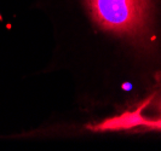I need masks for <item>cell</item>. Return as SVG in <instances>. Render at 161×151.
Listing matches in <instances>:
<instances>
[{"mask_svg":"<svg viewBox=\"0 0 161 151\" xmlns=\"http://www.w3.org/2000/svg\"><path fill=\"white\" fill-rule=\"evenodd\" d=\"M147 127L161 129V109L160 116L155 119H145L141 115V109L133 112H125L120 116L108 119L96 125L95 131H120V129H131L136 127Z\"/></svg>","mask_w":161,"mask_h":151,"instance_id":"obj_2","label":"cell"},{"mask_svg":"<svg viewBox=\"0 0 161 151\" xmlns=\"http://www.w3.org/2000/svg\"><path fill=\"white\" fill-rule=\"evenodd\" d=\"M99 27L119 36L139 41L150 30V0H86Z\"/></svg>","mask_w":161,"mask_h":151,"instance_id":"obj_1","label":"cell"}]
</instances>
